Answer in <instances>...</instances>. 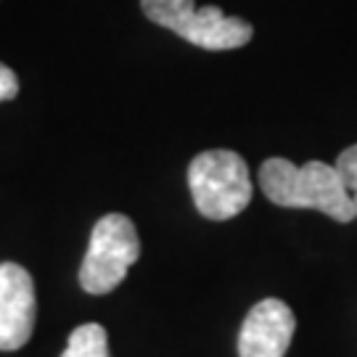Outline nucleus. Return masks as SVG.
<instances>
[{
    "instance_id": "obj_7",
    "label": "nucleus",
    "mask_w": 357,
    "mask_h": 357,
    "mask_svg": "<svg viewBox=\"0 0 357 357\" xmlns=\"http://www.w3.org/2000/svg\"><path fill=\"white\" fill-rule=\"evenodd\" d=\"M61 357H109V336L98 323L77 326Z\"/></svg>"
},
{
    "instance_id": "obj_4",
    "label": "nucleus",
    "mask_w": 357,
    "mask_h": 357,
    "mask_svg": "<svg viewBox=\"0 0 357 357\" xmlns=\"http://www.w3.org/2000/svg\"><path fill=\"white\" fill-rule=\"evenodd\" d=\"M138 257L141 241L132 220L116 212L103 215L90 233L88 252L79 265V286L88 294L114 291Z\"/></svg>"
},
{
    "instance_id": "obj_3",
    "label": "nucleus",
    "mask_w": 357,
    "mask_h": 357,
    "mask_svg": "<svg viewBox=\"0 0 357 357\" xmlns=\"http://www.w3.org/2000/svg\"><path fill=\"white\" fill-rule=\"evenodd\" d=\"M141 8L153 24L172 29L204 51L241 48L255 35L249 22L228 16L217 6L199 8L193 0H141Z\"/></svg>"
},
{
    "instance_id": "obj_8",
    "label": "nucleus",
    "mask_w": 357,
    "mask_h": 357,
    "mask_svg": "<svg viewBox=\"0 0 357 357\" xmlns=\"http://www.w3.org/2000/svg\"><path fill=\"white\" fill-rule=\"evenodd\" d=\"M336 169H339V178L344 183V188L349 193V199H352V206H355V215H357V143L339 153Z\"/></svg>"
},
{
    "instance_id": "obj_1",
    "label": "nucleus",
    "mask_w": 357,
    "mask_h": 357,
    "mask_svg": "<svg viewBox=\"0 0 357 357\" xmlns=\"http://www.w3.org/2000/svg\"><path fill=\"white\" fill-rule=\"evenodd\" d=\"M259 188L275 206L318 209L336 222H352L357 217L336 165L307 162L296 167L283 156H273L259 167Z\"/></svg>"
},
{
    "instance_id": "obj_6",
    "label": "nucleus",
    "mask_w": 357,
    "mask_h": 357,
    "mask_svg": "<svg viewBox=\"0 0 357 357\" xmlns=\"http://www.w3.org/2000/svg\"><path fill=\"white\" fill-rule=\"evenodd\" d=\"M294 328H296V320H294L291 307L281 299H262L243 318L241 333H238V355L286 357Z\"/></svg>"
},
{
    "instance_id": "obj_5",
    "label": "nucleus",
    "mask_w": 357,
    "mask_h": 357,
    "mask_svg": "<svg viewBox=\"0 0 357 357\" xmlns=\"http://www.w3.org/2000/svg\"><path fill=\"white\" fill-rule=\"evenodd\" d=\"M35 315L32 275L16 262H0V352H16L29 342Z\"/></svg>"
},
{
    "instance_id": "obj_2",
    "label": "nucleus",
    "mask_w": 357,
    "mask_h": 357,
    "mask_svg": "<svg viewBox=\"0 0 357 357\" xmlns=\"http://www.w3.org/2000/svg\"><path fill=\"white\" fill-rule=\"evenodd\" d=\"M188 185L196 209L206 220H230L252 202V178L243 156L228 149H212L193 156Z\"/></svg>"
},
{
    "instance_id": "obj_9",
    "label": "nucleus",
    "mask_w": 357,
    "mask_h": 357,
    "mask_svg": "<svg viewBox=\"0 0 357 357\" xmlns=\"http://www.w3.org/2000/svg\"><path fill=\"white\" fill-rule=\"evenodd\" d=\"M19 93V77L13 75L11 66L0 64V101H13Z\"/></svg>"
}]
</instances>
